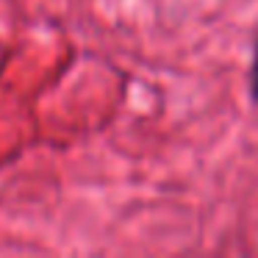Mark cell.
I'll list each match as a JSON object with an SVG mask.
<instances>
[{
    "mask_svg": "<svg viewBox=\"0 0 258 258\" xmlns=\"http://www.w3.org/2000/svg\"><path fill=\"white\" fill-rule=\"evenodd\" d=\"M252 97L258 100V50H255V64H252Z\"/></svg>",
    "mask_w": 258,
    "mask_h": 258,
    "instance_id": "cell-1",
    "label": "cell"
}]
</instances>
